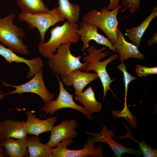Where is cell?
Masks as SVG:
<instances>
[{"label": "cell", "mask_w": 157, "mask_h": 157, "mask_svg": "<svg viewBox=\"0 0 157 157\" xmlns=\"http://www.w3.org/2000/svg\"><path fill=\"white\" fill-rule=\"evenodd\" d=\"M0 138V157H8L6 154L5 149L1 142Z\"/></svg>", "instance_id": "f546056e"}, {"label": "cell", "mask_w": 157, "mask_h": 157, "mask_svg": "<svg viewBox=\"0 0 157 157\" xmlns=\"http://www.w3.org/2000/svg\"><path fill=\"white\" fill-rule=\"evenodd\" d=\"M0 55L10 64L14 62L17 63H23L28 65L30 69L26 74V77L28 79L34 75L43 66V61L40 57L31 60L26 59L18 56L11 49L1 44Z\"/></svg>", "instance_id": "4fadbf2b"}, {"label": "cell", "mask_w": 157, "mask_h": 157, "mask_svg": "<svg viewBox=\"0 0 157 157\" xmlns=\"http://www.w3.org/2000/svg\"><path fill=\"white\" fill-rule=\"evenodd\" d=\"M78 126L77 121L74 119L63 121L59 124L52 128L47 144L51 147H54L68 138H76L78 133L75 129Z\"/></svg>", "instance_id": "7c38bea8"}, {"label": "cell", "mask_w": 157, "mask_h": 157, "mask_svg": "<svg viewBox=\"0 0 157 157\" xmlns=\"http://www.w3.org/2000/svg\"><path fill=\"white\" fill-rule=\"evenodd\" d=\"M79 25L76 23L67 20L61 26H57L50 31L49 40L38 45V51L44 57L50 58L62 44H76L80 39L77 33Z\"/></svg>", "instance_id": "6da1fadb"}, {"label": "cell", "mask_w": 157, "mask_h": 157, "mask_svg": "<svg viewBox=\"0 0 157 157\" xmlns=\"http://www.w3.org/2000/svg\"><path fill=\"white\" fill-rule=\"evenodd\" d=\"M80 26L78 29L77 33L83 42L81 50L83 52H85L86 51L89 47L90 41L93 40L97 43L104 45L108 48L109 50L117 53L110 40L98 33L96 26L83 21L80 22Z\"/></svg>", "instance_id": "30bf717a"}, {"label": "cell", "mask_w": 157, "mask_h": 157, "mask_svg": "<svg viewBox=\"0 0 157 157\" xmlns=\"http://www.w3.org/2000/svg\"><path fill=\"white\" fill-rule=\"evenodd\" d=\"M4 94L2 93L0 89V100L2 99L4 97Z\"/></svg>", "instance_id": "4dcf8cb0"}, {"label": "cell", "mask_w": 157, "mask_h": 157, "mask_svg": "<svg viewBox=\"0 0 157 157\" xmlns=\"http://www.w3.org/2000/svg\"><path fill=\"white\" fill-rule=\"evenodd\" d=\"M75 100L81 103L91 115L95 112H99L102 108L101 103L97 101L94 91L90 86L76 95Z\"/></svg>", "instance_id": "44dd1931"}, {"label": "cell", "mask_w": 157, "mask_h": 157, "mask_svg": "<svg viewBox=\"0 0 157 157\" xmlns=\"http://www.w3.org/2000/svg\"><path fill=\"white\" fill-rule=\"evenodd\" d=\"M58 81L59 92L58 95L55 100H52L44 103V105L40 109V111L45 112L44 117L48 113L51 116L58 110L61 109L69 108L79 111L85 115L88 119H92V115L90 114L84 107L76 104L73 99V95L68 92L64 88L63 83L60 81L58 74H56Z\"/></svg>", "instance_id": "52a82bcc"}, {"label": "cell", "mask_w": 157, "mask_h": 157, "mask_svg": "<svg viewBox=\"0 0 157 157\" xmlns=\"http://www.w3.org/2000/svg\"><path fill=\"white\" fill-rule=\"evenodd\" d=\"M135 72L140 77H146L149 74H156L157 67H148L140 64L137 65Z\"/></svg>", "instance_id": "484cf974"}, {"label": "cell", "mask_w": 157, "mask_h": 157, "mask_svg": "<svg viewBox=\"0 0 157 157\" xmlns=\"http://www.w3.org/2000/svg\"><path fill=\"white\" fill-rule=\"evenodd\" d=\"M157 16V6L154 8L150 14L139 26H132L126 30V34L129 40L139 49L142 38L152 21Z\"/></svg>", "instance_id": "d6986e66"}, {"label": "cell", "mask_w": 157, "mask_h": 157, "mask_svg": "<svg viewBox=\"0 0 157 157\" xmlns=\"http://www.w3.org/2000/svg\"><path fill=\"white\" fill-rule=\"evenodd\" d=\"M27 120L26 125L27 134L38 136L42 133L51 131L58 120L56 117L48 118L44 120L37 118L32 111H28L26 113Z\"/></svg>", "instance_id": "9a60e30c"}, {"label": "cell", "mask_w": 157, "mask_h": 157, "mask_svg": "<svg viewBox=\"0 0 157 157\" xmlns=\"http://www.w3.org/2000/svg\"><path fill=\"white\" fill-rule=\"evenodd\" d=\"M117 68L123 73L125 89V101L124 104H126V97L128 88L129 84L132 81L136 79V78L132 76L126 70V65L124 63H119Z\"/></svg>", "instance_id": "d4e9b609"}, {"label": "cell", "mask_w": 157, "mask_h": 157, "mask_svg": "<svg viewBox=\"0 0 157 157\" xmlns=\"http://www.w3.org/2000/svg\"><path fill=\"white\" fill-rule=\"evenodd\" d=\"M107 49V47H103L97 49L94 45H92L87 49L88 55L82 58L86 64L85 71L86 72L92 70L95 71L100 78L103 89V100L108 90L112 92L115 97V96L110 88V84L115 79L110 78L106 71V67L109 63L117 58L118 55L117 54H114L106 60L100 61L101 59L110 54L108 51L102 52Z\"/></svg>", "instance_id": "7a4b0ae2"}, {"label": "cell", "mask_w": 157, "mask_h": 157, "mask_svg": "<svg viewBox=\"0 0 157 157\" xmlns=\"http://www.w3.org/2000/svg\"><path fill=\"white\" fill-rule=\"evenodd\" d=\"M87 134H90L92 137H89L95 143L98 142H104L108 144L109 148L114 152V155L116 157H121V155L125 153L131 154L138 157L141 155L142 152L138 150L129 148L122 146L115 140L112 139L115 133L111 130H108L107 127L104 125L99 132H87Z\"/></svg>", "instance_id": "8fae6325"}, {"label": "cell", "mask_w": 157, "mask_h": 157, "mask_svg": "<svg viewBox=\"0 0 157 157\" xmlns=\"http://www.w3.org/2000/svg\"><path fill=\"white\" fill-rule=\"evenodd\" d=\"M26 140L29 157H51V151L53 148L47 144L40 142L38 136H27Z\"/></svg>", "instance_id": "ffe728a7"}, {"label": "cell", "mask_w": 157, "mask_h": 157, "mask_svg": "<svg viewBox=\"0 0 157 157\" xmlns=\"http://www.w3.org/2000/svg\"><path fill=\"white\" fill-rule=\"evenodd\" d=\"M122 5L110 10L103 6L98 11L92 9L85 13L83 18V21L90 23L101 29L106 34L114 47L118 38V21L117 15Z\"/></svg>", "instance_id": "3957f363"}, {"label": "cell", "mask_w": 157, "mask_h": 157, "mask_svg": "<svg viewBox=\"0 0 157 157\" xmlns=\"http://www.w3.org/2000/svg\"><path fill=\"white\" fill-rule=\"evenodd\" d=\"M18 18L20 21L26 22L31 29L35 28L38 29L40 34L41 43L44 42L45 33L49 27L65 19L56 6L51 10L39 14L22 12Z\"/></svg>", "instance_id": "8992f818"}, {"label": "cell", "mask_w": 157, "mask_h": 157, "mask_svg": "<svg viewBox=\"0 0 157 157\" xmlns=\"http://www.w3.org/2000/svg\"><path fill=\"white\" fill-rule=\"evenodd\" d=\"M63 83L66 86H73L76 96L81 93L88 84L99 78L97 73L83 72L77 69L64 76H60Z\"/></svg>", "instance_id": "5bb4252c"}, {"label": "cell", "mask_w": 157, "mask_h": 157, "mask_svg": "<svg viewBox=\"0 0 157 157\" xmlns=\"http://www.w3.org/2000/svg\"><path fill=\"white\" fill-rule=\"evenodd\" d=\"M126 128L127 132L124 135L120 136L117 137L113 138H120L123 139L124 138H129L134 140L139 145V149L142 151L143 157H157V149L152 148L150 146L147 145L144 142L141 141V142L137 141L132 136L131 131L126 125L123 123Z\"/></svg>", "instance_id": "cb8c5ba5"}, {"label": "cell", "mask_w": 157, "mask_h": 157, "mask_svg": "<svg viewBox=\"0 0 157 157\" xmlns=\"http://www.w3.org/2000/svg\"><path fill=\"white\" fill-rule=\"evenodd\" d=\"M17 2L22 12L36 14L49 10L43 0H17Z\"/></svg>", "instance_id": "603a6c76"}, {"label": "cell", "mask_w": 157, "mask_h": 157, "mask_svg": "<svg viewBox=\"0 0 157 157\" xmlns=\"http://www.w3.org/2000/svg\"><path fill=\"white\" fill-rule=\"evenodd\" d=\"M157 42V32L154 34L151 38L149 40L147 43V45L150 46L153 45Z\"/></svg>", "instance_id": "f1b7e54d"}, {"label": "cell", "mask_w": 157, "mask_h": 157, "mask_svg": "<svg viewBox=\"0 0 157 157\" xmlns=\"http://www.w3.org/2000/svg\"><path fill=\"white\" fill-rule=\"evenodd\" d=\"M71 43L62 44L56 53L48 59V65L53 73L64 76L77 69L85 71L86 64L80 61L82 57L72 54L70 50Z\"/></svg>", "instance_id": "277c9868"}, {"label": "cell", "mask_w": 157, "mask_h": 157, "mask_svg": "<svg viewBox=\"0 0 157 157\" xmlns=\"http://www.w3.org/2000/svg\"><path fill=\"white\" fill-rule=\"evenodd\" d=\"M117 35V43L115 47L119 53L121 63H124V61L131 58L138 59H145V56L140 52L136 45L126 40L119 28Z\"/></svg>", "instance_id": "e0dca14e"}, {"label": "cell", "mask_w": 157, "mask_h": 157, "mask_svg": "<svg viewBox=\"0 0 157 157\" xmlns=\"http://www.w3.org/2000/svg\"><path fill=\"white\" fill-rule=\"evenodd\" d=\"M1 142L8 157H29L26 139H14L11 138H7L2 140Z\"/></svg>", "instance_id": "ac0fdd59"}, {"label": "cell", "mask_w": 157, "mask_h": 157, "mask_svg": "<svg viewBox=\"0 0 157 157\" xmlns=\"http://www.w3.org/2000/svg\"><path fill=\"white\" fill-rule=\"evenodd\" d=\"M120 0H110L109 4L107 6V8L110 10L115 9L119 6Z\"/></svg>", "instance_id": "83f0119b"}, {"label": "cell", "mask_w": 157, "mask_h": 157, "mask_svg": "<svg viewBox=\"0 0 157 157\" xmlns=\"http://www.w3.org/2000/svg\"><path fill=\"white\" fill-rule=\"evenodd\" d=\"M59 10L63 16L68 21L76 23L80 16V7L71 3L68 0H59Z\"/></svg>", "instance_id": "7402d4cb"}, {"label": "cell", "mask_w": 157, "mask_h": 157, "mask_svg": "<svg viewBox=\"0 0 157 157\" xmlns=\"http://www.w3.org/2000/svg\"><path fill=\"white\" fill-rule=\"evenodd\" d=\"M43 69L41 68L28 82L18 85H14L6 83L3 81V86H10L15 88V90L4 94L7 95L10 94H18L20 95L25 93H32L39 96L44 103L53 100L54 94L50 92L45 85L43 78Z\"/></svg>", "instance_id": "ba28073f"}, {"label": "cell", "mask_w": 157, "mask_h": 157, "mask_svg": "<svg viewBox=\"0 0 157 157\" xmlns=\"http://www.w3.org/2000/svg\"><path fill=\"white\" fill-rule=\"evenodd\" d=\"M28 135L26 121H19L9 119L0 122V138H11L26 139Z\"/></svg>", "instance_id": "2e32d148"}, {"label": "cell", "mask_w": 157, "mask_h": 157, "mask_svg": "<svg viewBox=\"0 0 157 157\" xmlns=\"http://www.w3.org/2000/svg\"><path fill=\"white\" fill-rule=\"evenodd\" d=\"M123 6L124 8L128 7L130 13L134 14L140 7V0H121Z\"/></svg>", "instance_id": "4316f807"}, {"label": "cell", "mask_w": 157, "mask_h": 157, "mask_svg": "<svg viewBox=\"0 0 157 157\" xmlns=\"http://www.w3.org/2000/svg\"><path fill=\"white\" fill-rule=\"evenodd\" d=\"M73 142V139L68 138L59 143L51 151V157H104L101 146L98 145L97 148H95L94 143L89 137L81 149L72 150L67 149V147Z\"/></svg>", "instance_id": "9c48e42d"}, {"label": "cell", "mask_w": 157, "mask_h": 157, "mask_svg": "<svg viewBox=\"0 0 157 157\" xmlns=\"http://www.w3.org/2000/svg\"><path fill=\"white\" fill-rule=\"evenodd\" d=\"M16 15L12 13L0 18V42L15 53L27 55L29 53L22 38L25 36L22 28L15 25L13 21Z\"/></svg>", "instance_id": "5b68a950"}]
</instances>
